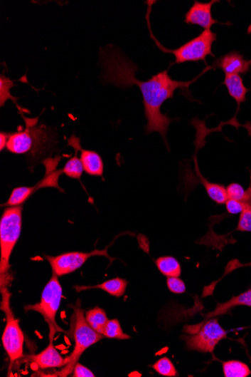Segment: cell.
<instances>
[{"label": "cell", "mask_w": 251, "mask_h": 377, "mask_svg": "<svg viewBox=\"0 0 251 377\" xmlns=\"http://www.w3.org/2000/svg\"><path fill=\"white\" fill-rule=\"evenodd\" d=\"M154 2L149 3L148 12L146 20L150 31V36L155 42L156 46L159 49L166 53H171L176 58L175 62L171 64H181L188 62L204 61L206 63V58L208 56H213L215 58L213 53V46L217 40V34L210 30L203 31L199 36L190 40L186 43L176 49H169L165 48L157 38L154 36L151 29L150 24V13L151 11V5Z\"/></svg>", "instance_id": "obj_4"}, {"label": "cell", "mask_w": 251, "mask_h": 377, "mask_svg": "<svg viewBox=\"0 0 251 377\" xmlns=\"http://www.w3.org/2000/svg\"><path fill=\"white\" fill-rule=\"evenodd\" d=\"M9 134L6 132L0 133V150L1 152L6 148L7 143L9 138Z\"/></svg>", "instance_id": "obj_31"}, {"label": "cell", "mask_w": 251, "mask_h": 377, "mask_svg": "<svg viewBox=\"0 0 251 377\" xmlns=\"http://www.w3.org/2000/svg\"><path fill=\"white\" fill-rule=\"evenodd\" d=\"M60 160V156L45 160L43 164L45 165L46 172L43 179L32 187H18L14 188L6 203L3 205L2 207H14L22 206L26 200L38 190H41V188L53 187L62 191V188L59 186L58 182L63 171L62 169H57Z\"/></svg>", "instance_id": "obj_8"}, {"label": "cell", "mask_w": 251, "mask_h": 377, "mask_svg": "<svg viewBox=\"0 0 251 377\" xmlns=\"http://www.w3.org/2000/svg\"><path fill=\"white\" fill-rule=\"evenodd\" d=\"M229 199L242 201L245 195V188L239 183L233 182L227 187Z\"/></svg>", "instance_id": "obj_27"}, {"label": "cell", "mask_w": 251, "mask_h": 377, "mask_svg": "<svg viewBox=\"0 0 251 377\" xmlns=\"http://www.w3.org/2000/svg\"><path fill=\"white\" fill-rule=\"evenodd\" d=\"M155 264L158 270L166 277H180L181 274V264L174 257H160L155 261Z\"/></svg>", "instance_id": "obj_21"}, {"label": "cell", "mask_w": 251, "mask_h": 377, "mask_svg": "<svg viewBox=\"0 0 251 377\" xmlns=\"http://www.w3.org/2000/svg\"><path fill=\"white\" fill-rule=\"evenodd\" d=\"M223 85L225 86L230 96L237 103V113L240 110L242 103L247 100V93L250 91L244 85L243 79L240 75H225Z\"/></svg>", "instance_id": "obj_15"}, {"label": "cell", "mask_w": 251, "mask_h": 377, "mask_svg": "<svg viewBox=\"0 0 251 377\" xmlns=\"http://www.w3.org/2000/svg\"><path fill=\"white\" fill-rule=\"evenodd\" d=\"M85 319L88 325L95 331L103 335L110 319L104 309L96 306L85 313Z\"/></svg>", "instance_id": "obj_20"}, {"label": "cell", "mask_w": 251, "mask_h": 377, "mask_svg": "<svg viewBox=\"0 0 251 377\" xmlns=\"http://www.w3.org/2000/svg\"><path fill=\"white\" fill-rule=\"evenodd\" d=\"M78 150L84 171L90 176L102 177L104 164L101 156L95 151L82 149L81 142L78 143Z\"/></svg>", "instance_id": "obj_14"}, {"label": "cell", "mask_w": 251, "mask_h": 377, "mask_svg": "<svg viewBox=\"0 0 251 377\" xmlns=\"http://www.w3.org/2000/svg\"><path fill=\"white\" fill-rule=\"evenodd\" d=\"M74 377H95V375L90 369L77 363L73 369Z\"/></svg>", "instance_id": "obj_30"}, {"label": "cell", "mask_w": 251, "mask_h": 377, "mask_svg": "<svg viewBox=\"0 0 251 377\" xmlns=\"http://www.w3.org/2000/svg\"><path fill=\"white\" fill-rule=\"evenodd\" d=\"M213 66L215 70H222L225 75H245L250 71L251 60H247L240 52L233 51L216 58Z\"/></svg>", "instance_id": "obj_12"}, {"label": "cell", "mask_w": 251, "mask_h": 377, "mask_svg": "<svg viewBox=\"0 0 251 377\" xmlns=\"http://www.w3.org/2000/svg\"><path fill=\"white\" fill-rule=\"evenodd\" d=\"M26 128L9 134L6 149L13 154H28L36 157L48 150L52 143L50 130L42 125L37 126L38 119L26 118L22 115Z\"/></svg>", "instance_id": "obj_2"}, {"label": "cell", "mask_w": 251, "mask_h": 377, "mask_svg": "<svg viewBox=\"0 0 251 377\" xmlns=\"http://www.w3.org/2000/svg\"><path fill=\"white\" fill-rule=\"evenodd\" d=\"M223 372L225 377H247L251 374V371L245 363L230 360L223 362Z\"/></svg>", "instance_id": "obj_22"}, {"label": "cell", "mask_w": 251, "mask_h": 377, "mask_svg": "<svg viewBox=\"0 0 251 377\" xmlns=\"http://www.w3.org/2000/svg\"><path fill=\"white\" fill-rule=\"evenodd\" d=\"M36 365L41 369L60 368L67 366V359H63L54 346L50 342L48 346L41 353L30 357Z\"/></svg>", "instance_id": "obj_13"}, {"label": "cell", "mask_w": 251, "mask_h": 377, "mask_svg": "<svg viewBox=\"0 0 251 377\" xmlns=\"http://www.w3.org/2000/svg\"><path fill=\"white\" fill-rule=\"evenodd\" d=\"M13 86H15V85L13 84V81L4 75L0 76V93H1V95H0V102H1V106L3 107L8 100H11L18 107V110L22 112L21 108L16 103V99L11 96L10 91Z\"/></svg>", "instance_id": "obj_24"}, {"label": "cell", "mask_w": 251, "mask_h": 377, "mask_svg": "<svg viewBox=\"0 0 251 377\" xmlns=\"http://www.w3.org/2000/svg\"><path fill=\"white\" fill-rule=\"evenodd\" d=\"M94 257H105L110 259L107 249L103 250L96 249L90 252H67L59 254L58 257L45 255L46 259L48 260L51 266L52 272H55L58 277L75 272L82 267L90 258Z\"/></svg>", "instance_id": "obj_10"}, {"label": "cell", "mask_w": 251, "mask_h": 377, "mask_svg": "<svg viewBox=\"0 0 251 377\" xmlns=\"http://www.w3.org/2000/svg\"><path fill=\"white\" fill-rule=\"evenodd\" d=\"M213 0L209 3H201L194 1L193 5L185 15L184 22L188 24L198 25L205 30H210L211 26L215 24H221L213 17L211 9L216 3Z\"/></svg>", "instance_id": "obj_11"}, {"label": "cell", "mask_w": 251, "mask_h": 377, "mask_svg": "<svg viewBox=\"0 0 251 377\" xmlns=\"http://www.w3.org/2000/svg\"><path fill=\"white\" fill-rule=\"evenodd\" d=\"M152 368L158 373L164 376L174 377L178 376V373L173 363L167 357H164L158 360L154 363Z\"/></svg>", "instance_id": "obj_25"}, {"label": "cell", "mask_w": 251, "mask_h": 377, "mask_svg": "<svg viewBox=\"0 0 251 377\" xmlns=\"http://www.w3.org/2000/svg\"><path fill=\"white\" fill-rule=\"evenodd\" d=\"M183 331L191 334L182 336L188 349L203 353H213L217 345L228 338V331L215 318L209 319L200 325L185 326Z\"/></svg>", "instance_id": "obj_5"}, {"label": "cell", "mask_w": 251, "mask_h": 377, "mask_svg": "<svg viewBox=\"0 0 251 377\" xmlns=\"http://www.w3.org/2000/svg\"><path fill=\"white\" fill-rule=\"evenodd\" d=\"M80 139L73 135L68 141V145H70L75 150V155L70 158L64 167L62 169L63 173L70 178L74 180H80L84 171L81 159L78 157V143Z\"/></svg>", "instance_id": "obj_17"}, {"label": "cell", "mask_w": 251, "mask_h": 377, "mask_svg": "<svg viewBox=\"0 0 251 377\" xmlns=\"http://www.w3.org/2000/svg\"><path fill=\"white\" fill-rule=\"evenodd\" d=\"M100 59L103 69V82L117 88H127L133 86L139 87L143 96L144 116L148 120L145 133H159L169 150L167 132L174 119L161 113L162 105L167 100L174 98L176 90L188 91L191 85L208 71L213 69V66H208L199 76L188 82L173 80L169 75V70L160 72L144 82L135 76L137 66L114 48L107 46L102 48Z\"/></svg>", "instance_id": "obj_1"}, {"label": "cell", "mask_w": 251, "mask_h": 377, "mask_svg": "<svg viewBox=\"0 0 251 377\" xmlns=\"http://www.w3.org/2000/svg\"><path fill=\"white\" fill-rule=\"evenodd\" d=\"M197 173L199 174L201 182L205 187L208 197L218 205H225L229 199L227 187L221 184L210 182L203 177L200 172Z\"/></svg>", "instance_id": "obj_19"}, {"label": "cell", "mask_w": 251, "mask_h": 377, "mask_svg": "<svg viewBox=\"0 0 251 377\" xmlns=\"http://www.w3.org/2000/svg\"><path fill=\"white\" fill-rule=\"evenodd\" d=\"M128 282L122 278H114L108 281H105L102 284H99L95 286H75V289L78 292L82 291L84 290L99 289L105 291H107L110 294L114 296L116 298H121L125 294Z\"/></svg>", "instance_id": "obj_18"}, {"label": "cell", "mask_w": 251, "mask_h": 377, "mask_svg": "<svg viewBox=\"0 0 251 377\" xmlns=\"http://www.w3.org/2000/svg\"><path fill=\"white\" fill-rule=\"evenodd\" d=\"M2 309L6 316V325L3 334V344L11 363L23 357L24 336L10 307V294L7 289L2 291Z\"/></svg>", "instance_id": "obj_9"}, {"label": "cell", "mask_w": 251, "mask_h": 377, "mask_svg": "<svg viewBox=\"0 0 251 377\" xmlns=\"http://www.w3.org/2000/svg\"><path fill=\"white\" fill-rule=\"evenodd\" d=\"M235 231L251 232V208L245 209L241 214Z\"/></svg>", "instance_id": "obj_26"}, {"label": "cell", "mask_w": 251, "mask_h": 377, "mask_svg": "<svg viewBox=\"0 0 251 377\" xmlns=\"http://www.w3.org/2000/svg\"><path fill=\"white\" fill-rule=\"evenodd\" d=\"M103 335L105 338L116 340H129L131 336L123 331L120 321L117 319L110 320L107 327H105Z\"/></svg>", "instance_id": "obj_23"}, {"label": "cell", "mask_w": 251, "mask_h": 377, "mask_svg": "<svg viewBox=\"0 0 251 377\" xmlns=\"http://www.w3.org/2000/svg\"><path fill=\"white\" fill-rule=\"evenodd\" d=\"M240 306H251V289L240 295L234 296L225 303L218 304L214 311L205 315V319L227 314L232 309Z\"/></svg>", "instance_id": "obj_16"}, {"label": "cell", "mask_w": 251, "mask_h": 377, "mask_svg": "<svg viewBox=\"0 0 251 377\" xmlns=\"http://www.w3.org/2000/svg\"><path fill=\"white\" fill-rule=\"evenodd\" d=\"M62 298L63 290L58 280V276L53 272L51 278L43 291L41 302L24 307L26 311H35L43 316L49 327L50 342H54L57 332L65 333L56 322V316Z\"/></svg>", "instance_id": "obj_7"}, {"label": "cell", "mask_w": 251, "mask_h": 377, "mask_svg": "<svg viewBox=\"0 0 251 377\" xmlns=\"http://www.w3.org/2000/svg\"><path fill=\"white\" fill-rule=\"evenodd\" d=\"M22 206L6 207L0 221V275H1V290L12 280L10 274V258L19 239L22 227Z\"/></svg>", "instance_id": "obj_3"}, {"label": "cell", "mask_w": 251, "mask_h": 377, "mask_svg": "<svg viewBox=\"0 0 251 377\" xmlns=\"http://www.w3.org/2000/svg\"><path fill=\"white\" fill-rule=\"evenodd\" d=\"M167 286L171 292L174 294H183L186 291V286L180 277H167Z\"/></svg>", "instance_id": "obj_28"}, {"label": "cell", "mask_w": 251, "mask_h": 377, "mask_svg": "<svg viewBox=\"0 0 251 377\" xmlns=\"http://www.w3.org/2000/svg\"><path fill=\"white\" fill-rule=\"evenodd\" d=\"M225 205L228 213L232 215L241 214L245 210V205L240 200L228 199Z\"/></svg>", "instance_id": "obj_29"}, {"label": "cell", "mask_w": 251, "mask_h": 377, "mask_svg": "<svg viewBox=\"0 0 251 377\" xmlns=\"http://www.w3.org/2000/svg\"><path fill=\"white\" fill-rule=\"evenodd\" d=\"M73 308L75 311L73 326L75 348L73 353L67 359V366H65L64 368L58 372L55 376H68L73 371L75 366L85 350L105 338L104 335L99 334L88 325L84 309L80 306L76 305Z\"/></svg>", "instance_id": "obj_6"}]
</instances>
